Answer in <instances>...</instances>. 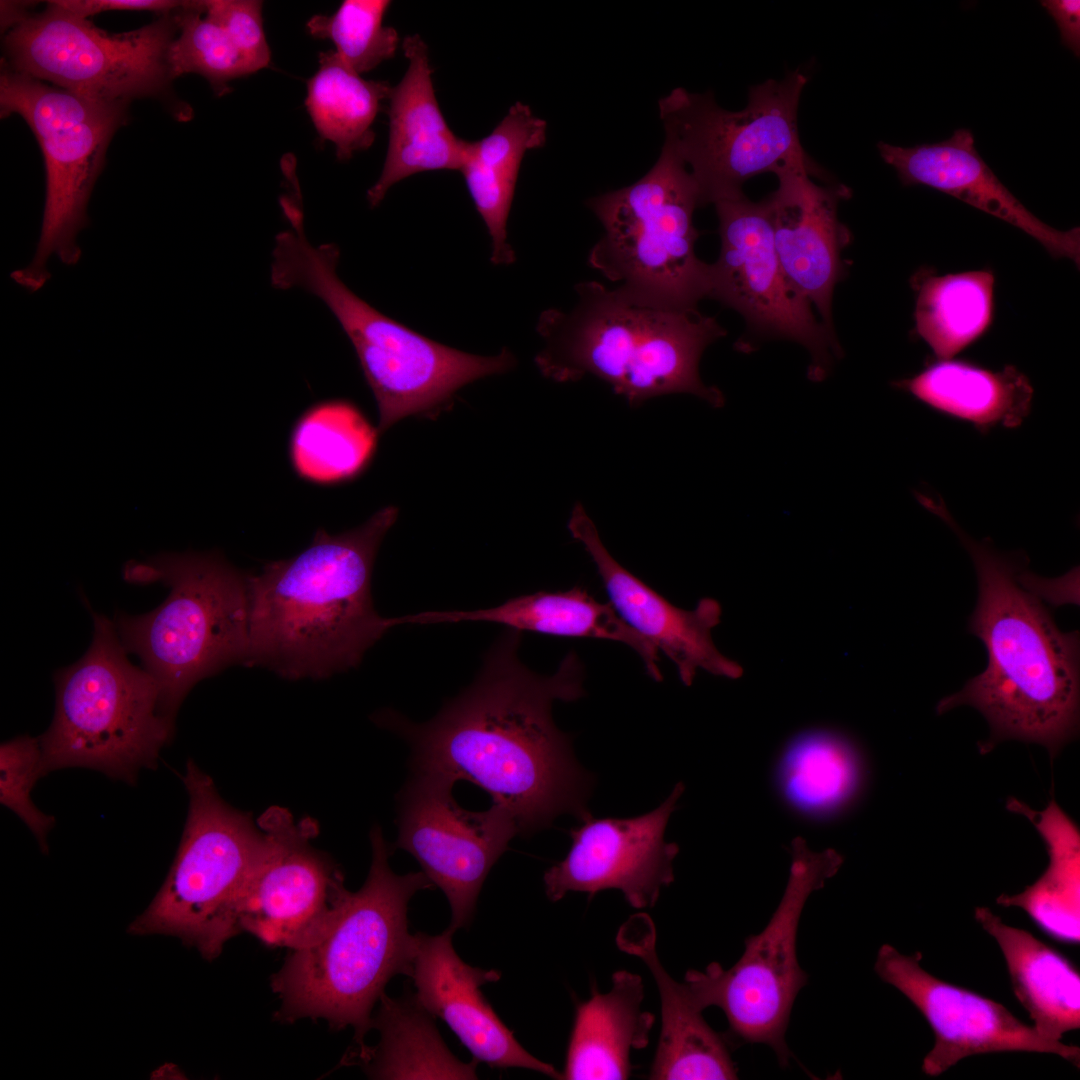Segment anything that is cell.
<instances>
[{
    "label": "cell",
    "instance_id": "ba28073f",
    "mask_svg": "<svg viewBox=\"0 0 1080 1080\" xmlns=\"http://www.w3.org/2000/svg\"><path fill=\"white\" fill-rule=\"evenodd\" d=\"M90 647L55 675L56 708L39 737L47 773L85 767L133 784L142 768L155 769L173 734L160 686L127 657L115 624L93 613Z\"/></svg>",
    "mask_w": 1080,
    "mask_h": 1080
},
{
    "label": "cell",
    "instance_id": "cb8c5ba5",
    "mask_svg": "<svg viewBox=\"0 0 1080 1080\" xmlns=\"http://www.w3.org/2000/svg\"><path fill=\"white\" fill-rule=\"evenodd\" d=\"M616 942L621 950L645 963L659 992L661 1032L649 1079H737L727 1038L708 1025L684 982L674 980L661 964L650 917L645 913L630 917Z\"/></svg>",
    "mask_w": 1080,
    "mask_h": 1080
},
{
    "label": "cell",
    "instance_id": "603a6c76",
    "mask_svg": "<svg viewBox=\"0 0 1080 1080\" xmlns=\"http://www.w3.org/2000/svg\"><path fill=\"white\" fill-rule=\"evenodd\" d=\"M877 148L903 185H925L953 196L1021 229L1054 258L1079 265V227L1058 230L1025 208L979 155L969 129H957L937 143L901 147L881 141Z\"/></svg>",
    "mask_w": 1080,
    "mask_h": 1080
},
{
    "label": "cell",
    "instance_id": "4fadbf2b",
    "mask_svg": "<svg viewBox=\"0 0 1080 1080\" xmlns=\"http://www.w3.org/2000/svg\"><path fill=\"white\" fill-rule=\"evenodd\" d=\"M840 863L835 853L797 848L777 909L760 933L745 939L740 959L728 970L713 962L704 971L685 974L684 984L701 1010L716 1006L725 1013L727 1040L767 1045L782 1067L792 1056L785 1040L792 1007L808 982L797 959L800 917L808 896Z\"/></svg>",
    "mask_w": 1080,
    "mask_h": 1080
},
{
    "label": "cell",
    "instance_id": "4316f807",
    "mask_svg": "<svg viewBox=\"0 0 1080 1080\" xmlns=\"http://www.w3.org/2000/svg\"><path fill=\"white\" fill-rule=\"evenodd\" d=\"M644 986L626 970L612 975V988L577 1005L561 1079L611 1080L630 1076V1053L649 1042L654 1016L642 1010Z\"/></svg>",
    "mask_w": 1080,
    "mask_h": 1080
},
{
    "label": "cell",
    "instance_id": "7c38bea8",
    "mask_svg": "<svg viewBox=\"0 0 1080 1080\" xmlns=\"http://www.w3.org/2000/svg\"><path fill=\"white\" fill-rule=\"evenodd\" d=\"M807 82L798 69L753 85L739 111L720 107L711 92L682 87L659 99L663 145L690 173L700 207L744 194V183L754 176L809 159L797 125Z\"/></svg>",
    "mask_w": 1080,
    "mask_h": 1080
},
{
    "label": "cell",
    "instance_id": "2e32d148",
    "mask_svg": "<svg viewBox=\"0 0 1080 1080\" xmlns=\"http://www.w3.org/2000/svg\"><path fill=\"white\" fill-rule=\"evenodd\" d=\"M454 784L412 773L398 795L395 847L410 853L443 891L451 907L449 927L456 931L471 923L488 873L518 830L498 804L485 811L462 808L453 797Z\"/></svg>",
    "mask_w": 1080,
    "mask_h": 1080
},
{
    "label": "cell",
    "instance_id": "f1b7e54d",
    "mask_svg": "<svg viewBox=\"0 0 1080 1080\" xmlns=\"http://www.w3.org/2000/svg\"><path fill=\"white\" fill-rule=\"evenodd\" d=\"M975 919L998 943L1013 992L1044 1038L1060 1041L1080 1028V974L1060 952L1030 932L1005 924L989 908Z\"/></svg>",
    "mask_w": 1080,
    "mask_h": 1080
},
{
    "label": "cell",
    "instance_id": "ac0fdd59",
    "mask_svg": "<svg viewBox=\"0 0 1080 1080\" xmlns=\"http://www.w3.org/2000/svg\"><path fill=\"white\" fill-rule=\"evenodd\" d=\"M921 960L919 951L905 955L883 944L874 969L920 1011L934 1033L924 1074L941 1075L969 1056L1012 1051L1056 1054L1079 1067V1047L1044 1038L1002 1004L931 975Z\"/></svg>",
    "mask_w": 1080,
    "mask_h": 1080
},
{
    "label": "cell",
    "instance_id": "7a4b0ae2",
    "mask_svg": "<svg viewBox=\"0 0 1080 1080\" xmlns=\"http://www.w3.org/2000/svg\"><path fill=\"white\" fill-rule=\"evenodd\" d=\"M398 516L386 506L339 534L319 529L297 555L247 574L250 624L246 666L298 680L357 667L393 627L371 596L379 546Z\"/></svg>",
    "mask_w": 1080,
    "mask_h": 1080
},
{
    "label": "cell",
    "instance_id": "44dd1931",
    "mask_svg": "<svg viewBox=\"0 0 1080 1080\" xmlns=\"http://www.w3.org/2000/svg\"><path fill=\"white\" fill-rule=\"evenodd\" d=\"M568 530L594 562L615 610L675 664L684 685L692 684L699 669L731 679L743 674L741 665L721 654L713 642L711 632L722 614L717 600L703 598L693 610L670 603L613 558L579 502L572 509Z\"/></svg>",
    "mask_w": 1080,
    "mask_h": 1080
},
{
    "label": "cell",
    "instance_id": "e575fe53",
    "mask_svg": "<svg viewBox=\"0 0 1080 1080\" xmlns=\"http://www.w3.org/2000/svg\"><path fill=\"white\" fill-rule=\"evenodd\" d=\"M318 58L305 105L321 138L335 145L339 160H347L374 142L372 125L392 86L363 79L336 51L321 52Z\"/></svg>",
    "mask_w": 1080,
    "mask_h": 1080
},
{
    "label": "cell",
    "instance_id": "60d3db41",
    "mask_svg": "<svg viewBox=\"0 0 1080 1080\" xmlns=\"http://www.w3.org/2000/svg\"><path fill=\"white\" fill-rule=\"evenodd\" d=\"M62 9L82 18L108 11H154L169 13L182 7L186 1L174 0H58L52 1Z\"/></svg>",
    "mask_w": 1080,
    "mask_h": 1080
},
{
    "label": "cell",
    "instance_id": "ffe728a7",
    "mask_svg": "<svg viewBox=\"0 0 1080 1080\" xmlns=\"http://www.w3.org/2000/svg\"><path fill=\"white\" fill-rule=\"evenodd\" d=\"M813 167L806 159L777 170L778 186L766 200L775 251L789 284L836 336L832 299L846 276L842 252L852 237L838 217V207L851 190L840 183L816 184L810 178Z\"/></svg>",
    "mask_w": 1080,
    "mask_h": 1080
},
{
    "label": "cell",
    "instance_id": "7bdbcfd3",
    "mask_svg": "<svg viewBox=\"0 0 1080 1080\" xmlns=\"http://www.w3.org/2000/svg\"><path fill=\"white\" fill-rule=\"evenodd\" d=\"M1040 3L1056 22L1062 43L1078 57L1080 55V1L1043 0Z\"/></svg>",
    "mask_w": 1080,
    "mask_h": 1080
},
{
    "label": "cell",
    "instance_id": "8d00e7d4",
    "mask_svg": "<svg viewBox=\"0 0 1080 1080\" xmlns=\"http://www.w3.org/2000/svg\"><path fill=\"white\" fill-rule=\"evenodd\" d=\"M175 17L179 30L167 54L172 80L197 73L223 95L231 80L253 73L228 33L205 15L203 1H186Z\"/></svg>",
    "mask_w": 1080,
    "mask_h": 1080
},
{
    "label": "cell",
    "instance_id": "f546056e",
    "mask_svg": "<svg viewBox=\"0 0 1080 1080\" xmlns=\"http://www.w3.org/2000/svg\"><path fill=\"white\" fill-rule=\"evenodd\" d=\"M546 122L521 102L511 106L493 131L478 141H467L460 171L492 242L491 261L514 262L507 242V219L525 153L542 147Z\"/></svg>",
    "mask_w": 1080,
    "mask_h": 1080
},
{
    "label": "cell",
    "instance_id": "3957f363",
    "mask_svg": "<svg viewBox=\"0 0 1080 1080\" xmlns=\"http://www.w3.org/2000/svg\"><path fill=\"white\" fill-rule=\"evenodd\" d=\"M969 552L978 579L970 631L987 650L985 670L944 698L939 713L962 704L977 708L996 738H1019L1055 748L1075 730L1079 704L1077 632H1062L1043 601L1018 574L1019 555L971 539L945 505L936 507Z\"/></svg>",
    "mask_w": 1080,
    "mask_h": 1080
},
{
    "label": "cell",
    "instance_id": "d6986e66",
    "mask_svg": "<svg viewBox=\"0 0 1080 1080\" xmlns=\"http://www.w3.org/2000/svg\"><path fill=\"white\" fill-rule=\"evenodd\" d=\"M683 789L677 784L660 806L637 817L584 819L570 832L567 856L544 873L548 898L556 902L571 891L591 897L618 889L632 907H653L662 888L674 881L679 848L665 840V829Z\"/></svg>",
    "mask_w": 1080,
    "mask_h": 1080
},
{
    "label": "cell",
    "instance_id": "836d02e7",
    "mask_svg": "<svg viewBox=\"0 0 1080 1080\" xmlns=\"http://www.w3.org/2000/svg\"><path fill=\"white\" fill-rule=\"evenodd\" d=\"M372 1027L381 1039L361 1062L379 1079H476L477 1060L463 1063L445 1046L428 1012L414 999L383 994Z\"/></svg>",
    "mask_w": 1080,
    "mask_h": 1080
},
{
    "label": "cell",
    "instance_id": "ab89813d",
    "mask_svg": "<svg viewBox=\"0 0 1080 1080\" xmlns=\"http://www.w3.org/2000/svg\"><path fill=\"white\" fill-rule=\"evenodd\" d=\"M203 7L205 15L228 33L253 73L269 65L271 52L263 29L261 1L205 0Z\"/></svg>",
    "mask_w": 1080,
    "mask_h": 1080
},
{
    "label": "cell",
    "instance_id": "4dcf8cb0",
    "mask_svg": "<svg viewBox=\"0 0 1080 1080\" xmlns=\"http://www.w3.org/2000/svg\"><path fill=\"white\" fill-rule=\"evenodd\" d=\"M861 767L852 743L840 732L814 728L800 732L783 750L777 766L781 795L795 811L813 818L833 816L854 797Z\"/></svg>",
    "mask_w": 1080,
    "mask_h": 1080
},
{
    "label": "cell",
    "instance_id": "6da1fadb",
    "mask_svg": "<svg viewBox=\"0 0 1080 1080\" xmlns=\"http://www.w3.org/2000/svg\"><path fill=\"white\" fill-rule=\"evenodd\" d=\"M521 637L508 628L472 684L430 721L413 723L392 710L374 720L408 742L412 773L472 782L511 815L518 835L529 836L562 814L591 816L592 780L552 717L554 701L584 695L583 666L570 652L552 676L538 675L518 656Z\"/></svg>",
    "mask_w": 1080,
    "mask_h": 1080
},
{
    "label": "cell",
    "instance_id": "8fae6325",
    "mask_svg": "<svg viewBox=\"0 0 1080 1080\" xmlns=\"http://www.w3.org/2000/svg\"><path fill=\"white\" fill-rule=\"evenodd\" d=\"M126 103L91 99L46 84L4 64L1 116L20 115L43 153L46 196L35 255L11 278L31 293L51 278L46 264L56 255L65 265L81 258L77 236L89 225L87 205L105 162L108 145L126 117Z\"/></svg>",
    "mask_w": 1080,
    "mask_h": 1080
},
{
    "label": "cell",
    "instance_id": "f35d334b",
    "mask_svg": "<svg viewBox=\"0 0 1080 1080\" xmlns=\"http://www.w3.org/2000/svg\"><path fill=\"white\" fill-rule=\"evenodd\" d=\"M44 776L39 738L18 736L0 746V802L31 830L43 852L55 818L40 811L31 799L37 780Z\"/></svg>",
    "mask_w": 1080,
    "mask_h": 1080
},
{
    "label": "cell",
    "instance_id": "d6a6232c",
    "mask_svg": "<svg viewBox=\"0 0 1080 1080\" xmlns=\"http://www.w3.org/2000/svg\"><path fill=\"white\" fill-rule=\"evenodd\" d=\"M911 286L916 294L915 332L937 360L952 359L991 325L995 277L989 270L936 275L921 269Z\"/></svg>",
    "mask_w": 1080,
    "mask_h": 1080
},
{
    "label": "cell",
    "instance_id": "b9f144b4",
    "mask_svg": "<svg viewBox=\"0 0 1080 1080\" xmlns=\"http://www.w3.org/2000/svg\"><path fill=\"white\" fill-rule=\"evenodd\" d=\"M1021 584L1040 600H1046L1055 605L1064 603H1076V583L1078 582V568L1056 579H1044L1038 577L1021 567L1018 574Z\"/></svg>",
    "mask_w": 1080,
    "mask_h": 1080
},
{
    "label": "cell",
    "instance_id": "5b68a950",
    "mask_svg": "<svg viewBox=\"0 0 1080 1080\" xmlns=\"http://www.w3.org/2000/svg\"><path fill=\"white\" fill-rule=\"evenodd\" d=\"M575 291L569 311L539 316L544 346L535 363L544 377L567 383L594 376L634 408L674 393L723 406L721 390L699 373L704 350L727 334L715 317L642 305L597 281L580 282Z\"/></svg>",
    "mask_w": 1080,
    "mask_h": 1080
},
{
    "label": "cell",
    "instance_id": "9c48e42d",
    "mask_svg": "<svg viewBox=\"0 0 1080 1080\" xmlns=\"http://www.w3.org/2000/svg\"><path fill=\"white\" fill-rule=\"evenodd\" d=\"M603 227L589 265L639 304L673 311L698 310L708 297L709 263L697 257L700 207L684 163L663 145L654 166L635 183L589 198Z\"/></svg>",
    "mask_w": 1080,
    "mask_h": 1080
},
{
    "label": "cell",
    "instance_id": "5bb4252c",
    "mask_svg": "<svg viewBox=\"0 0 1080 1080\" xmlns=\"http://www.w3.org/2000/svg\"><path fill=\"white\" fill-rule=\"evenodd\" d=\"M175 11L150 24L110 33L49 1L22 13L4 38L5 65L75 94L128 104L166 92L167 54L178 33Z\"/></svg>",
    "mask_w": 1080,
    "mask_h": 1080
},
{
    "label": "cell",
    "instance_id": "d590c367",
    "mask_svg": "<svg viewBox=\"0 0 1080 1080\" xmlns=\"http://www.w3.org/2000/svg\"><path fill=\"white\" fill-rule=\"evenodd\" d=\"M1034 824L1050 857L1043 875L1021 893L1001 895L997 903L1022 908L1034 923L1057 941L1080 940V851L1074 825L1051 803Z\"/></svg>",
    "mask_w": 1080,
    "mask_h": 1080
},
{
    "label": "cell",
    "instance_id": "d4e9b609",
    "mask_svg": "<svg viewBox=\"0 0 1080 1080\" xmlns=\"http://www.w3.org/2000/svg\"><path fill=\"white\" fill-rule=\"evenodd\" d=\"M402 48L409 65L388 98V150L380 177L367 191L371 207L413 174L459 170L467 143L451 131L440 110L424 40L417 34L406 36Z\"/></svg>",
    "mask_w": 1080,
    "mask_h": 1080
},
{
    "label": "cell",
    "instance_id": "e0dca14e",
    "mask_svg": "<svg viewBox=\"0 0 1080 1080\" xmlns=\"http://www.w3.org/2000/svg\"><path fill=\"white\" fill-rule=\"evenodd\" d=\"M257 823L265 844L241 896L239 928L267 946L293 950L327 925L348 890L339 868L312 845L311 818L295 821L275 806Z\"/></svg>",
    "mask_w": 1080,
    "mask_h": 1080
},
{
    "label": "cell",
    "instance_id": "30bf717a",
    "mask_svg": "<svg viewBox=\"0 0 1080 1080\" xmlns=\"http://www.w3.org/2000/svg\"><path fill=\"white\" fill-rule=\"evenodd\" d=\"M182 778L189 808L175 860L130 931L178 937L212 960L241 932V896L265 837L249 815L221 798L213 780L192 760Z\"/></svg>",
    "mask_w": 1080,
    "mask_h": 1080
},
{
    "label": "cell",
    "instance_id": "83f0119b",
    "mask_svg": "<svg viewBox=\"0 0 1080 1080\" xmlns=\"http://www.w3.org/2000/svg\"><path fill=\"white\" fill-rule=\"evenodd\" d=\"M918 401L986 433L1014 428L1031 410L1033 387L1012 365L991 370L964 360H937L916 375L892 382Z\"/></svg>",
    "mask_w": 1080,
    "mask_h": 1080
},
{
    "label": "cell",
    "instance_id": "7402d4cb",
    "mask_svg": "<svg viewBox=\"0 0 1080 1080\" xmlns=\"http://www.w3.org/2000/svg\"><path fill=\"white\" fill-rule=\"evenodd\" d=\"M448 927L439 935L414 934L409 976L415 1000L441 1018L477 1061L493 1068H525L561 1079L555 1067L526 1051L497 1016L480 987L500 979L497 970L465 963L456 953Z\"/></svg>",
    "mask_w": 1080,
    "mask_h": 1080
},
{
    "label": "cell",
    "instance_id": "1f68e13d",
    "mask_svg": "<svg viewBox=\"0 0 1080 1080\" xmlns=\"http://www.w3.org/2000/svg\"><path fill=\"white\" fill-rule=\"evenodd\" d=\"M378 433L352 402H318L293 426L289 442L292 467L299 478L318 485L349 481L370 463Z\"/></svg>",
    "mask_w": 1080,
    "mask_h": 1080
},
{
    "label": "cell",
    "instance_id": "484cf974",
    "mask_svg": "<svg viewBox=\"0 0 1080 1080\" xmlns=\"http://www.w3.org/2000/svg\"><path fill=\"white\" fill-rule=\"evenodd\" d=\"M492 622L520 632L588 637L621 642L633 649L655 681L663 679L659 651L621 618L613 605L597 601L584 588L519 596L503 604L471 611H425L404 616L405 624Z\"/></svg>",
    "mask_w": 1080,
    "mask_h": 1080
},
{
    "label": "cell",
    "instance_id": "8992f818",
    "mask_svg": "<svg viewBox=\"0 0 1080 1080\" xmlns=\"http://www.w3.org/2000/svg\"><path fill=\"white\" fill-rule=\"evenodd\" d=\"M285 218L289 228L275 237L270 283L279 290L300 288L318 297L335 316L375 397L380 433L405 417L437 414L461 387L514 365L507 349L495 356L469 354L384 315L338 276L336 244L315 246L308 240L303 211H290Z\"/></svg>",
    "mask_w": 1080,
    "mask_h": 1080
},
{
    "label": "cell",
    "instance_id": "9a60e30c",
    "mask_svg": "<svg viewBox=\"0 0 1080 1080\" xmlns=\"http://www.w3.org/2000/svg\"><path fill=\"white\" fill-rule=\"evenodd\" d=\"M720 252L709 264L710 299L738 312L746 333L736 342L751 350L753 340L786 339L804 346L811 357L808 377L823 380L843 356L833 336L815 316L812 305L789 284L777 257L766 198L744 194L714 204Z\"/></svg>",
    "mask_w": 1080,
    "mask_h": 1080
},
{
    "label": "cell",
    "instance_id": "74e56055",
    "mask_svg": "<svg viewBox=\"0 0 1080 1080\" xmlns=\"http://www.w3.org/2000/svg\"><path fill=\"white\" fill-rule=\"evenodd\" d=\"M390 4L387 0H346L333 15L312 16L307 29L316 38L330 39L342 60L362 74L396 53L399 35L383 24Z\"/></svg>",
    "mask_w": 1080,
    "mask_h": 1080
},
{
    "label": "cell",
    "instance_id": "52a82bcc",
    "mask_svg": "<svg viewBox=\"0 0 1080 1080\" xmlns=\"http://www.w3.org/2000/svg\"><path fill=\"white\" fill-rule=\"evenodd\" d=\"M134 582L162 581L164 602L115 627L127 650L157 680L165 712L175 717L191 688L231 665L246 666L250 601L247 574L220 553H172L126 565Z\"/></svg>",
    "mask_w": 1080,
    "mask_h": 1080
},
{
    "label": "cell",
    "instance_id": "277c9868",
    "mask_svg": "<svg viewBox=\"0 0 1080 1080\" xmlns=\"http://www.w3.org/2000/svg\"><path fill=\"white\" fill-rule=\"evenodd\" d=\"M370 841L372 862L363 886L346 892L327 925L290 950L271 979L281 1001L277 1020L324 1019L332 1028H353L355 1050L345 1058L348 1063L366 1058L372 1008L387 982L410 974L414 934L408 931V903L416 892L434 888L423 871L393 872L379 826Z\"/></svg>",
    "mask_w": 1080,
    "mask_h": 1080
}]
</instances>
